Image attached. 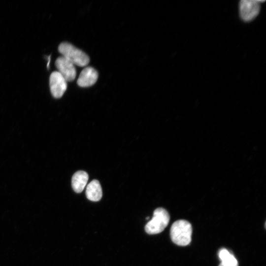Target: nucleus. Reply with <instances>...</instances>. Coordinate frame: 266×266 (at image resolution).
Wrapping results in <instances>:
<instances>
[{"instance_id": "nucleus-1", "label": "nucleus", "mask_w": 266, "mask_h": 266, "mask_svg": "<svg viewBox=\"0 0 266 266\" xmlns=\"http://www.w3.org/2000/svg\"><path fill=\"white\" fill-rule=\"evenodd\" d=\"M170 233L171 239L175 244L182 246H186L191 241V224L185 220H177L172 225Z\"/></svg>"}, {"instance_id": "nucleus-2", "label": "nucleus", "mask_w": 266, "mask_h": 266, "mask_svg": "<svg viewBox=\"0 0 266 266\" xmlns=\"http://www.w3.org/2000/svg\"><path fill=\"white\" fill-rule=\"evenodd\" d=\"M58 50L62 56L66 58L74 65L85 66L89 63L90 59L88 56L69 43L66 42L61 43L58 47Z\"/></svg>"}, {"instance_id": "nucleus-3", "label": "nucleus", "mask_w": 266, "mask_h": 266, "mask_svg": "<svg viewBox=\"0 0 266 266\" xmlns=\"http://www.w3.org/2000/svg\"><path fill=\"white\" fill-rule=\"evenodd\" d=\"M168 212L163 208L156 209L152 219L145 226V232L149 234L161 233L167 226L169 221Z\"/></svg>"}, {"instance_id": "nucleus-4", "label": "nucleus", "mask_w": 266, "mask_h": 266, "mask_svg": "<svg viewBox=\"0 0 266 266\" xmlns=\"http://www.w3.org/2000/svg\"><path fill=\"white\" fill-rule=\"evenodd\" d=\"M262 0H242L239 3V12L241 19L249 22L254 19L258 14L260 9V2Z\"/></svg>"}, {"instance_id": "nucleus-5", "label": "nucleus", "mask_w": 266, "mask_h": 266, "mask_svg": "<svg viewBox=\"0 0 266 266\" xmlns=\"http://www.w3.org/2000/svg\"><path fill=\"white\" fill-rule=\"evenodd\" d=\"M49 84L51 93L56 99L61 98L67 88V81L57 71L51 74Z\"/></svg>"}, {"instance_id": "nucleus-6", "label": "nucleus", "mask_w": 266, "mask_h": 266, "mask_svg": "<svg viewBox=\"0 0 266 266\" xmlns=\"http://www.w3.org/2000/svg\"><path fill=\"white\" fill-rule=\"evenodd\" d=\"M55 65L59 72L66 81L73 80L76 75L75 65L63 56L57 59Z\"/></svg>"}, {"instance_id": "nucleus-7", "label": "nucleus", "mask_w": 266, "mask_h": 266, "mask_svg": "<svg viewBox=\"0 0 266 266\" xmlns=\"http://www.w3.org/2000/svg\"><path fill=\"white\" fill-rule=\"evenodd\" d=\"M98 78V71L93 67L88 66L82 70L77 79V83L80 87H90L96 82Z\"/></svg>"}, {"instance_id": "nucleus-8", "label": "nucleus", "mask_w": 266, "mask_h": 266, "mask_svg": "<svg viewBox=\"0 0 266 266\" xmlns=\"http://www.w3.org/2000/svg\"><path fill=\"white\" fill-rule=\"evenodd\" d=\"M88 173L83 170L76 172L72 176L71 185L73 190L77 193H81L86 186L88 180Z\"/></svg>"}, {"instance_id": "nucleus-9", "label": "nucleus", "mask_w": 266, "mask_h": 266, "mask_svg": "<svg viewBox=\"0 0 266 266\" xmlns=\"http://www.w3.org/2000/svg\"><path fill=\"white\" fill-rule=\"evenodd\" d=\"M86 196L91 201L100 200L102 196L100 184L98 180H93L87 185L86 190Z\"/></svg>"}, {"instance_id": "nucleus-10", "label": "nucleus", "mask_w": 266, "mask_h": 266, "mask_svg": "<svg viewBox=\"0 0 266 266\" xmlns=\"http://www.w3.org/2000/svg\"><path fill=\"white\" fill-rule=\"evenodd\" d=\"M221 265L224 266H238V262L234 255L225 248L221 249L218 253Z\"/></svg>"}, {"instance_id": "nucleus-11", "label": "nucleus", "mask_w": 266, "mask_h": 266, "mask_svg": "<svg viewBox=\"0 0 266 266\" xmlns=\"http://www.w3.org/2000/svg\"><path fill=\"white\" fill-rule=\"evenodd\" d=\"M219 266H223V265H221V264H220L219 265Z\"/></svg>"}]
</instances>
